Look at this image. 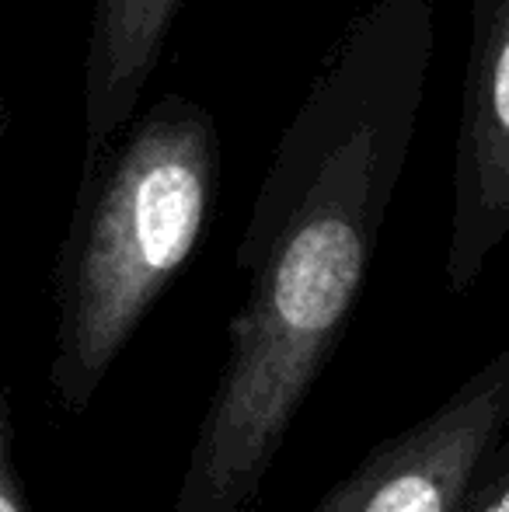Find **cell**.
I'll use <instances>...</instances> for the list:
<instances>
[{"label":"cell","mask_w":509,"mask_h":512,"mask_svg":"<svg viewBox=\"0 0 509 512\" xmlns=\"http://www.w3.org/2000/svg\"><path fill=\"white\" fill-rule=\"evenodd\" d=\"M433 39L429 11L374 0L286 122L234 251L248 293L171 512H255L370 276Z\"/></svg>","instance_id":"1"},{"label":"cell","mask_w":509,"mask_h":512,"mask_svg":"<svg viewBox=\"0 0 509 512\" xmlns=\"http://www.w3.org/2000/svg\"><path fill=\"white\" fill-rule=\"evenodd\" d=\"M217 175L213 115L192 98L164 95L123 147L81 178L56 265L49 363V387L67 411H88L143 317L196 255Z\"/></svg>","instance_id":"2"},{"label":"cell","mask_w":509,"mask_h":512,"mask_svg":"<svg viewBox=\"0 0 509 512\" xmlns=\"http://www.w3.org/2000/svg\"><path fill=\"white\" fill-rule=\"evenodd\" d=\"M509 432V349L443 405L377 443L314 512H468Z\"/></svg>","instance_id":"3"},{"label":"cell","mask_w":509,"mask_h":512,"mask_svg":"<svg viewBox=\"0 0 509 512\" xmlns=\"http://www.w3.org/2000/svg\"><path fill=\"white\" fill-rule=\"evenodd\" d=\"M509 237V0H471V53L454 157L447 290L468 293Z\"/></svg>","instance_id":"4"},{"label":"cell","mask_w":509,"mask_h":512,"mask_svg":"<svg viewBox=\"0 0 509 512\" xmlns=\"http://www.w3.org/2000/svg\"><path fill=\"white\" fill-rule=\"evenodd\" d=\"M182 0H95L84 56V175L133 119Z\"/></svg>","instance_id":"5"},{"label":"cell","mask_w":509,"mask_h":512,"mask_svg":"<svg viewBox=\"0 0 509 512\" xmlns=\"http://www.w3.org/2000/svg\"><path fill=\"white\" fill-rule=\"evenodd\" d=\"M0 512H32V499L14 464V408L4 384H0Z\"/></svg>","instance_id":"6"},{"label":"cell","mask_w":509,"mask_h":512,"mask_svg":"<svg viewBox=\"0 0 509 512\" xmlns=\"http://www.w3.org/2000/svg\"><path fill=\"white\" fill-rule=\"evenodd\" d=\"M468 512H509V432L492 453Z\"/></svg>","instance_id":"7"},{"label":"cell","mask_w":509,"mask_h":512,"mask_svg":"<svg viewBox=\"0 0 509 512\" xmlns=\"http://www.w3.org/2000/svg\"><path fill=\"white\" fill-rule=\"evenodd\" d=\"M0 133H4V95H0Z\"/></svg>","instance_id":"8"}]
</instances>
